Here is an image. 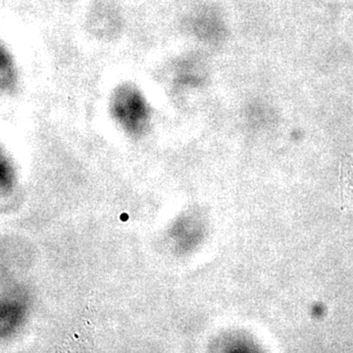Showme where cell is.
Masks as SVG:
<instances>
[{
  "label": "cell",
  "instance_id": "cell-1",
  "mask_svg": "<svg viewBox=\"0 0 353 353\" xmlns=\"http://www.w3.org/2000/svg\"><path fill=\"white\" fill-rule=\"evenodd\" d=\"M341 196L343 208H353V157L345 155L341 166Z\"/></svg>",
  "mask_w": 353,
  "mask_h": 353
}]
</instances>
